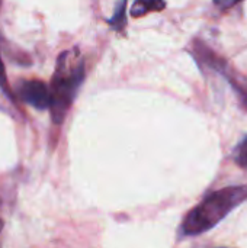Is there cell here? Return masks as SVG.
Returning a JSON list of instances; mask_svg holds the SVG:
<instances>
[{
	"instance_id": "cell-4",
	"label": "cell",
	"mask_w": 247,
	"mask_h": 248,
	"mask_svg": "<svg viewBox=\"0 0 247 248\" xmlns=\"http://www.w3.org/2000/svg\"><path fill=\"white\" fill-rule=\"evenodd\" d=\"M166 7L165 0H135L131 7V16L140 17L150 12H160Z\"/></svg>"
},
{
	"instance_id": "cell-2",
	"label": "cell",
	"mask_w": 247,
	"mask_h": 248,
	"mask_svg": "<svg viewBox=\"0 0 247 248\" xmlns=\"http://www.w3.org/2000/svg\"><path fill=\"white\" fill-rule=\"evenodd\" d=\"M245 201H247V185L213 192L185 217L181 227L182 235L197 237L213 230Z\"/></svg>"
},
{
	"instance_id": "cell-8",
	"label": "cell",
	"mask_w": 247,
	"mask_h": 248,
	"mask_svg": "<svg viewBox=\"0 0 247 248\" xmlns=\"http://www.w3.org/2000/svg\"><path fill=\"white\" fill-rule=\"evenodd\" d=\"M0 87H3L4 92H7V78H6V71H4V65L0 60Z\"/></svg>"
},
{
	"instance_id": "cell-5",
	"label": "cell",
	"mask_w": 247,
	"mask_h": 248,
	"mask_svg": "<svg viewBox=\"0 0 247 248\" xmlns=\"http://www.w3.org/2000/svg\"><path fill=\"white\" fill-rule=\"evenodd\" d=\"M127 1L128 0H121L112 15L111 19H108V23L114 26V29L121 31L127 25V17H125V10H127Z\"/></svg>"
},
{
	"instance_id": "cell-3",
	"label": "cell",
	"mask_w": 247,
	"mask_h": 248,
	"mask_svg": "<svg viewBox=\"0 0 247 248\" xmlns=\"http://www.w3.org/2000/svg\"><path fill=\"white\" fill-rule=\"evenodd\" d=\"M16 93L20 100L35 109L45 110L49 106V89L41 80H20L16 84Z\"/></svg>"
},
{
	"instance_id": "cell-1",
	"label": "cell",
	"mask_w": 247,
	"mask_h": 248,
	"mask_svg": "<svg viewBox=\"0 0 247 248\" xmlns=\"http://www.w3.org/2000/svg\"><path fill=\"white\" fill-rule=\"evenodd\" d=\"M84 80V61L77 48L66 49L57 58L55 70L49 83V112L52 122L63 124L76 93Z\"/></svg>"
},
{
	"instance_id": "cell-6",
	"label": "cell",
	"mask_w": 247,
	"mask_h": 248,
	"mask_svg": "<svg viewBox=\"0 0 247 248\" xmlns=\"http://www.w3.org/2000/svg\"><path fill=\"white\" fill-rule=\"evenodd\" d=\"M233 158L234 161L247 170V135L237 144V147L233 151Z\"/></svg>"
},
{
	"instance_id": "cell-7",
	"label": "cell",
	"mask_w": 247,
	"mask_h": 248,
	"mask_svg": "<svg viewBox=\"0 0 247 248\" xmlns=\"http://www.w3.org/2000/svg\"><path fill=\"white\" fill-rule=\"evenodd\" d=\"M237 1L239 0H214V4L221 10H227V9L233 7Z\"/></svg>"
}]
</instances>
